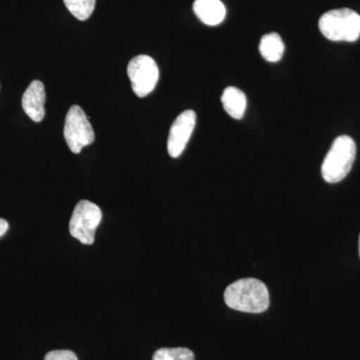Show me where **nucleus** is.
Wrapping results in <instances>:
<instances>
[{"label": "nucleus", "mask_w": 360, "mask_h": 360, "mask_svg": "<svg viewBox=\"0 0 360 360\" xmlns=\"http://www.w3.org/2000/svg\"><path fill=\"white\" fill-rule=\"evenodd\" d=\"M227 307L248 314H262L269 307V292L262 281L255 278L239 279L224 292Z\"/></svg>", "instance_id": "f257e3e1"}, {"label": "nucleus", "mask_w": 360, "mask_h": 360, "mask_svg": "<svg viewBox=\"0 0 360 360\" xmlns=\"http://www.w3.org/2000/svg\"><path fill=\"white\" fill-rule=\"evenodd\" d=\"M356 146L352 137L341 135L333 141V146L324 158L321 167V174L328 184H336L345 179L352 170Z\"/></svg>", "instance_id": "f03ea898"}, {"label": "nucleus", "mask_w": 360, "mask_h": 360, "mask_svg": "<svg viewBox=\"0 0 360 360\" xmlns=\"http://www.w3.org/2000/svg\"><path fill=\"white\" fill-rule=\"evenodd\" d=\"M319 26L331 41L354 42L360 37V15L349 8L328 11L321 16Z\"/></svg>", "instance_id": "7ed1b4c3"}, {"label": "nucleus", "mask_w": 360, "mask_h": 360, "mask_svg": "<svg viewBox=\"0 0 360 360\" xmlns=\"http://www.w3.org/2000/svg\"><path fill=\"white\" fill-rule=\"evenodd\" d=\"M101 219L103 213L96 203L89 200L79 201L73 210L70 222L71 236L84 245H92Z\"/></svg>", "instance_id": "20e7f679"}, {"label": "nucleus", "mask_w": 360, "mask_h": 360, "mask_svg": "<svg viewBox=\"0 0 360 360\" xmlns=\"http://www.w3.org/2000/svg\"><path fill=\"white\" fill-rule=\"evenodd\" d=\"M63 135L68 148L75 155L82 153V148L96 141V134L89 117L79 105H72L68 110Z\"/></svg>", "instance_id": "39448f33"}, {"label": "nucleus", "mask_w": 360, "mask_h": 360, "mask_svg": "<svg viewBox=\"0 0 360 360\" xmlns=\"http://www.w3.org/2000/svg\"><path fill=\"white\" fill-rule=\"evenodd\" d=\"M127 75L135 96L146 97L155 90L160 79V70L155 59L141 54L129 61Z\"/></svg>", "instance_id": "423d86ee"}, {"label": "nucleus", "mask_w": 360, "mask_h": 360, "mask_svg": "<svg viewBox=\"0 0 360 360\" xmlns=\"http://www.w3.org/2000/svg\"><path fill=\"white\" fill-rule=\"evenodd\" d=\"M195 123L196 115L193 110L184 111L175 118L167 139V151L172 158H179L184 153L193 134Z\"/></svg>", "instance_id": "0eeeda50"}, {"label": "nucleus", "mask_w": 360, "mask_h": 360, "mask_svg": "<svg viewBox=\"0 0 360 360\" xmlns=\"http://www.w3.org/2000/svg\"><path fill=\"white\" fill-rule=\"evenodd\" d=\"M46 101L44 85L40 80H34L23 94V110L34 122H41L45 116L44 104Z\"/></svg>", "instance_id": "6e6552de"}, {"label": "nucleus", "mask_w": 360, "mask_h": 360, "mask_svg": "<svg viewBox=\"0 0 360 360\" xmlns=\"http://www.w3.org/2000/svg\"><path fill=\"white\" fill-rule=\"evenodd\" d=\"M193 11L205 25L210 26L220 25L226 15V9L220 0H195Z\"/></svg>", "instance_id": "1a4fd4ad"}, {"label": "nucleus", "mask_w": 360, "mask_h": 360, "mask_svg": "<svg viewBox=\"0 0 360 360\" xmlns=\"http://www.w3.org/2000/svg\"><path fill=\"white\" fill-rule=\"evenodd\" d=\"M221 103L227 115L234 120H241L245 115L248 99L245 92L238 87L229 86L224 89L221 96Z\"/></svg>", "instance_id": "9d476101"}, {"label": "nucleus", "mask_w": 360, "mask_h": 360, "mask_svg": "<svg viewBox=\"0 0 360 360\" xmlns=\"http://www.w3.org/2000/svg\"><path fill=\"white\" fill-rule=\"evenodd\" d=\"M284 44L277 33H269L262 37L259 44V52L262 58L269 63H277L283 58Z\"/></svg>", "instance_id": "9b49d317"}, {"label": "nucleus", "mask_w": 360, "mask_h": 360, "mask_svg": "<svg viewBox=\"0 0 360 360\" xmlns=\"http://www.w3.org/2000/svg\"><path fill=\"white\" fill-rule=\"evenodd\" d=\"M66 8L78 20H89L96 8V0H63Z\"/></svg>", "instance_id": "f8f14e48"}, {"label": "nucleus", "mask_w": 360, "mask_h": 360, "mask_svg": "<svg viewBox=\"0 0 360 360\" xmlns=\"http://www.w3.org/2000/svg\"><path fill=\"white\" fill-rule=\"evenodd\" d=\"M153 360H194L193 352L186 347L160 348L153 354Z\"/></svg>", "instance_id": "ddd939ff"}, {"label": "nucleus", "mask_w": 360, "mask_h": 360, "mask_svg": "<svg viewBox=\"0 0 360 360\" xmlns=\"http://www.w3.org/2000/svg\"><path fill=\"white\" fill-rule=\"evenodd\" d=\"M44 360H78L77 354L71 350H52L47 352Z\"/></svg>", "instance_id": "4468645a"}, {"label": "nucleus", "mask_w": 360, "mask_h": 360, "mask_svg": "<svg viewBox=\"0 0 360 360\" xmlns=\"http://www.w3.org/2000/svg\"><path fill=\"white\" fill-rule=\"evenodd\" d=\"M8 222L6 219H0V238L6 233V231H8Z\"/></svg>", "instance_id": "2eb2a0df"}, {"label": "nucleus", "mask_w": 360, "mask_h": 360, "mask_svg": "<svg viewBox=\"0 0 360 360\" xmlns=\"http://www.w3.org/2000/svg\"><path fill=\"white\" fill-rule=\"evenodd\" d=\"M359 255H360V238H359Z\"/></svg>", "instance_id": "dca6fc26"}]
</instances>
